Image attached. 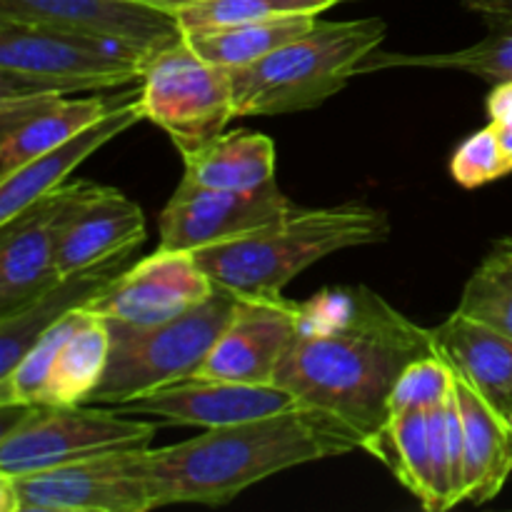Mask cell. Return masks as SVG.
<instances>
[{
	"label": "cell",
	"instance_id": "cell-27",
	"mask_svg": "<svg viewBox=\"0 0 512 512\" xmlns=\"http://www.w3.org/2000/svg\"><path fill=\"white\" fill-rule=\"evenodd\" d=\"M460 313L512 338V238H498L460 295Z\"/></svg>",
	"mask_w": 512,
	"mask_h": 512
},
{
	"label": "cell",
	"instance_id": "cell-9",
	"mask_svg": "<svg viewBox=\"0 0 512 512\" xmlns=\"http://www.w3.org/2000/svg\"><path fill=\"white\" fill-rule=\"evenodd\" d=\"M140 80L145 118L170 135L183 158L220 138L235 118L230 70L195 55L185 38L155 53Z\"/></svg>",
	"mask_w": 512,
	"mask_h": 512
},
{
	"label": "cell",
	"instance_id": "cell-8",
	"mask_svg": "<svg viewBox=\"0 0 512 512\" xmlns=\"http://www.w3.org/2000/svg\"><path fill=\"white\" fill-rule=\"evenodd\" d=\"M150 448L115 450L28 475H0L3 512H148Z\"/></svg>",
	"mask_w": 512,
	"mask_h": 512
},
{
	"label": "cell",
	"instance_id": "cell-25",
	"mask_svg": "<svg viewBox=\"0 0 512 512\" xmlns=\"http://www.w3.org/2000/svg\"><path fill=\"white\" fill-rule=\"evenodd\" d=\"M318 15H283V18L255 20V23L225 25V28L188 33L185 43L208 63L220 68H240L273 53L280 45L300 38L315 25Z\"/></svg>",
	"mask_w": 512,
	"mask_h": 512
},
{
	"label": "cell",
	"instance_id": "cell-18",
	"mask_svg": "<svg viewBox=\"0 0 512 512\" xmlns=\"http://www.w3.org/2000/svg\"><path fill=\"white\" fill-rule=\"evenodd\" d=\"M435 353L495 410L512 418V338L455 310L430 328Z\"/></svg>",
	"mask_w": 512,
	"mask_h": 512
},
{
	"label": "cell",
	"instance_id": "cell-29",
	"mask_svg": "<svg viewBox=\"0 0 512 512\" xmlns=\"http://www.w3.org/2000/svg\"><path fill=\"white\" fill-rule=\"evenodd\" d=\"M340 0H203L175 10L183 35L225 25L255 23V20L283 18V15H318Z\"/></svg>",
	"mask_w": 512,
	"mask_h": 512
},
{
	"label": "cell",
	"instance_id": "cell-4",
	"mask_svg": "<svg viewBox=\"0 0 512 512\" xmlns=\"http://www.w3.org/2000/svg\"><path fill=\"white\" fill-rule=\"evenodd\" d=\"M380 18L315 20L300 38L240 68H230L235 118L303 113L323 105L358 75L385 40Z\"/></svg>",
	"mask_w": 512,
	"mask_h": 512
},
{
	"label": "cell",
	"instance_id": "cell-6",
	"mask_svg": "<svg viewBox=\"0 0 512 512\" xmlns=\"http://www.w3.org/2000/svg\"><path fill=\"white\" fill-rule=\"evenodd\" d=\"M145 63L123 43L0 18V95L120 88L143 78Z\"/></svg>",
	"mask_w": 512,
	"mask_h": 512
},
{
	"label": "cell",
	"instance_id": "cell-3",
	"mask_svg": "<svg viewBox=\"0 0 512 512\" xmlns=\"http://www.w3.org/2000/svg\"><path fill=\"white\" fill-rule=\"evenodd\" d=\"M390 218L363 203L293 208L285 218L230 243L195 250L215 285L245 298H283V288L318 260L388 240Z\"/></svg>",
	"mask_w": 512,
	"mask_h": 512
},
{
	"label": "cell",
	"instance_id": "cell-20",
	"mask_svg": "<svg viewBox=\"0 0 512 512\" xmlns=\"http://www.w3.org/2000/svg\"><path fill=\"white\" fill-rule=\"evenodd\" d=\"M455 373V370H453ZM455 398L465 435V500L488 503L508 483L512 473V430L458 373Z\"/></svg>",
	"mask_w": 512,
	"mask_h": 512
},
{
	"label": "cell",
	"instance_id": "cell-34",
	"mask_svg": "<svg viewBox=\"0 0 512 512\" xmlns=\"http://www.w3.org/2000/svg\"><path fill=\"white\" fill-rule=\"evenodd\" d=\"M143 3L155 5V8H163V10H170V13H175V10L188 8V5H195V3H203V0H143Z\"/></svg>",
	"mask_w": 512,
	"mask_h": 512
},
{
	"label": "cell",
	"instance_id": "cell-28",
	"mask_svg": "<svg viewBox=\"0 0 512 512\" xmlns=\"http://www.w3.org/2000/svg\"><path fill=\"white\" fill-rule=\"evenodd\" d=\"M85 305L83 308L70 310L60 320H55L33 345L28 353L20 358V363L10 370L8 375L0 378V408L8 405H38L45 400V388L53 375L55 360L63 345L68 343L70 335L75 333L85 318Z\"/></svg>",
	"mask_w": 512,
	"mask_h": 512
},
{
	"label": "cell",
	"instance_id": "cell-23",
	"mask_svg": "<svg viewBox=\"0 0 512 512\" xmlns=\"http://www.w3.org/2000/svg\"><path fill=\"white\" fill-rule=\"evenodd\" d=\"M488 35L470 48L453 53H373L360 63V73H378L388 68H430L458 70L475 75L488 83H510L512 80V18H490Z\"/></svg>",
	"mask_w": 512,
	"mask_h": 512
},
{
	"label": "cell",
	"instance_id": "cell-2",
	"mask_svg": "<svg viewBox=\"0 0 512 512\" xmlns=\"http://www.w3.org/2000/svg\"><path fill=\"white\" fill-rule=\"evenodd\" d=\"M365 448L355 425L315 405L210 428L183 443L148 450L158 508L178 503L225 505L243 490L295 465Z\"/></svg>",
	"mask_w": 512,
	"mask_h": 512
},
{
	"label": "cell",
	"instance_id": "cell-36",
	"mask_svg": "<svg viewBox=\"0 0 512 512\" xmlns=\"http://www.w3.org/2000/svg\"><path fill=\"white\" fill-rule=\"evenodd\" d=\"M510 3H512V0H510Z\"/></svg>",
	"mask_w": 512,
	"mask_h": 512
},
{
	"label": "cell",
	"instance_id": "cell-10",
	"mask_svg": "<svg viewBox=\"0 0 512 512\" xmlns=\"http://www.w3.org/2000/svg\"><path fill=\"white\" fill-rule=\"evenodd\" d=\"M98 183L73 180L0 223V318L18 313L63 280L58 245L73 210Z\"/></svg>",
	"mask_w": 512,
	"mask_h": 512
},
{
	"label": "cell",
	"instance_id": "cell-11",
	"mask_svg": "<svg viewBox=\"0 0 512 512\" xmlns=\"http://www.w3.org/2000/svg\"><path fill=\"white\" fill-rule=\"evenodd\" d=\"M293 208L295 205L280 193L278 183L240 193L183 178L158 218V248L195 253L230 243L285 218Z\"/></svg>",
	"mask_w": 512,
	"mask_h": 512
},
{
	"label": "cell",
	"instance_id": "cell-30",
	"mask_svg": "<svg viewBox=\"0 0 512 512\" xmlns=\"http://www.w3.org/2000/svg\"><path fill=\"white\" fill-rule=\"evenodd\" d=\"M455 373L438 353L425 355L415 360L395 383L388 400V413H403V410H430L445 403L453 393Z\"/></svg>",
	"mask_w": 512,
	"mask_h": 512
},
{
	"label": "cell",
	"instance_id": "cell-33",
	"mask_svg": "<svg viewBox=\"0 0 512 512\" xmlns=\"http://www.w3.org/2000/svg\"><path fill=\"white\" fill-rule=\"evenodd\" d=\"M470 10L483 15L485 20L490 18H512V3L510 0H463Z\"/></svg>",
	"mask_w": 512,
	"mask_h": 512
},
{
	"label": "cell",
	"instance_id": "cell-15",
	"mask_svg": "<svg viewBox=\"0 0 512 512\" xmlns=\"http://www.w3.org/2000/svg\"><path fill=\"white\" fill-rule=\"evenodd\" d=\"M295 308L285 298H245L235 308L213 350L195 375L238 383H275V373L293 340Z\"/></svg>",
	"mask_w": 512,
	"mask_h": 512
},
{
	"label": "cell",
	"instance_id": "cell-19",
	"mask_svg": "<svg viewBox=\"0 0 512 512\" xmlns=\"http://www.w3.org/2000/svg\"><path fill=\"white\" fill-rule=\"evenodd\" d=\"M133 253L115 255L95 268L80 270L60 280L53 290L40 295L30 305L20 308L18 313H10L0 318V378L8 375L20 363L30 345L63 315L70 310L88 305L95 295L103 293L125 268H130Z\"/></svg>",
	"mask_w": 512,
	"mask_h": 512
},
{
	"label": "cell",
	"instance_id": "cell-1",
	"mask_svg": "<svg viewBox=\"0 0 512 512\" xmlns=\"http://www.w3.org/2000/svg\"><path fill=\"white\" fill-rule=\"evenodd\" d=\"M435 355L433 335L365 285L325 288L295 308V330L275 373L298 403L340 415L365 435L388 423L395 383ZM365 450V448H363Z\"/></svg>",
	"mask_w": 512,
	"mask_h": 512
},
{
	"label": "cell",
	"instance_id": "cell-21",
	"mask_svg": "<svg viewBox=\"0 0 512 512\" xmlns=\"http://www.w3.org/2000/svg\"><path fill=\"white\" fill-rule=\"evenodd\" d=\"M183 178L220 190H263L275 185L273 140L250 130H233L198 153L183 158Z\"/></svg>",
	"mask_w": 512,
	"mask_h": 512
},
{
	"label": "cell",
	"instance_id": "cell-35",
	"mask_svg": "<svg viewBox=\"0 0 512 512\" xmlns=\"http://www.w3.org/2000/svg\"><path fill=\"white\" fill-rule=\"evenodd\" d=\"M510 430H512V418H510Z\"/></svg>",
	"mask_w": 512,
	"mask_h": 512
},
{
	"label": "cell",
	"instance_id": "cell-31",
	"mask_svg": "<svg viewBox=\"0 0 512 512\" xmlns=\"http://www.w3.org/2000/svg\"><path fill=\"white\" fill-rule=\"evenodd\" d=\"M450 173H453L455 183L468 190L488 185L512 173V160L505 153L493 123L470 135L465 143H460V148L453 155V163H450Z\"/></svg>",
	"mask_w": 512,
	"mask_h": 512
},
{
	"label": "cell",
	"instance_id": "cell-17",
	"mask_svg": "<svg viewBox=\"0 0 512 512\" xmlns=\"http://www.w3.org/2000/svg\"><path fill=\"white\" fill-rule=\"evenodd\" d=\"M143 118L145 113L138 90L133 98H128L125 103H120L118 108L105 113L103 118L95 120L93 125L80 130L78 135H73V138L65 140V143H60L58 148L38 155L35 160L25 163L23 168L13 170L10 175L0 178V223L10 220L13 215H18L20 210L28 208L30 203L43 198L50 190L68 183V175L73 173L85 158H90L95 150L103 148L105 143L118 138L120 133L133 128V125Z\"/></svg>",
	"mask_w": 512,
	"mask_h": 512
},
{
	"label": "cell",
	"instance_id": "cell-12",
	"mask_svg": "<svg viewBox=\"0 0 512 512\" xmlns=\"http://www.w3.org/2000/svg\"><path fill=\"white\" fill-rule=\"evenodd\" d=\"M0 18L123 43L148 60L185 38L175 13L143 0H0Z\"/></svg>",
	"mask_w": 512,
	"mask_h": 512
},
{
	"label": "cell",
	"instance_id": "cell-16",
	"mask_svg": "<svg viewBox=\"0 0 512 512\" xmlns=\"http://www.w3.org/2000/svg\"><path fill=\"white\" fill-rule=\"evenodd\" d=\"M145 240V213L120 190L95 185L93 193L73 210L58 245L63 278L95 268L123 253H135Z\"/></svg>",
	"mask_w": 512,
	"mask_h": 512
},
{
	"label": "cell",
	"instance_id": "cell-22",
	"mask_svg": "<svg viewBox=\"0 0 512 512\" xmlns=\"http://www.w3.org/2000/svg\"><path fill=\"white\" fill-rule=\"evenodd\" d=\"M125 100L128 98H100V95H90V98L60 95V98H55L43 113L20 125L15 133L0 138V178L23 168L38 155L58 148L60 143L78 135L80 130L93 125L95 120H100Z\"/></svg>",
	"mask_w": 512,
	"mask_h": 512
},
{
	"label": "cell",
	"instance_id": "cell-32",
	"mask_svg": "<svg viewBox=\"0 0 512 512\" xmlns=\"http://www.w3.org/2000/svg\"><path fill=\"white\" fill-rule=\"evenodd\" d=\"M488 115L498 130L505 153L512 160V80L493 85V93L488 95Z\"/></svg>",
	"mask_w": 512,
	"mask_h": 512
},
{
	"label": "cell",
	"instance_id": "cell-7",
	"mask_svg": "<svg viewBox=\"0 0 512 512\" xmlns=\"http://www.w3.org/2000/svg\"><path fill=\"white\" fill-rule=\"evenodd\" d=\"M0 435V475H28L115 450L150 448L158 423L88 405H8Z\"/></svg>",
	"mask_w": 512,
	"mask_h": 512
},
{
	"label": "cell",
	"instance_id": "cell-5",
	"mask_svg": "<svg viewBox=\"0 0 512 512\" xmlns=\"http://www.w3.org/2000/svg\"><path fill=\"white\" fill-rule=\"evenodd\" d=\"M238 303V293L215 285L203 303L165 323L130 325L105 318L110 333L108 368L85 405H120L195 375Z\"/></svg>",
	"mask_w": 512,
	"mask_h": 512
},
{
	"label": "cell",
	"instance_id": "cell-24",
	"mask_svg": "<svg viewBox=\"0 0 512 512\" xmlns=\"http://www.w3.org/2000/svg\"><path fill=\"white\" fill-rule=\"evenodd\" d=\"M430 410L393 413L380 433L365 445V453L383 460L395 478L433 512V460H430Z\"/></svg>",
	"mask_w": 512,
	"mask_h": 512
},
{
	"label": "cell",
	"instance_id": "cell-13",
	"mask_svg": "<svg viewBox=\"0 0 512 512\" xmlns=\"http://www.w3.org/2000/svg\"><path fill=\"white\" fill-rule=\"evenodd\" d=\"M298 398L278 383H238L205 375H190L173 385L125 400L115 410L160 423L195 425V428H228L245 420L265 418L295 408Z\"/></svg>",
	"mask_w": 512,
	"mask_h": 512
},
{
	"label": "cell",
	"instance_id": "cell-14",
	"mask_svg": "<svg viewBox=\"0 0 512 512\" xmlns=\"http://www.w3.org/2000/svg\"><path fill=\"white\" fill-rule=\"evenodd\" d=\"M215 290L213 278L200 268L193 253L155 250L125 268L108 288L88 303L103 318L130 325H158L188 313Z\"/></svg>",
	"mask_w": 512,
	"mask_h": 512
},
{
	"label": "cell",
	"instance_id": "cell-26",
	"mask_svg": "<svg viewBox=\"0 0 512 512\" xmlns=\"http://www.w3.org/2000/svg\"><path fill=\"white\" fill-rule=\"evenodd\" d=\"M83 323L75 328L68 343L58 353L53 375L45 388L48 405H85L98 383L103 380L110 358V333L103 315L85 305Z\"/></svg>",
	"mask_w": 512,
	"mask_h": 512
}]
</instances>
